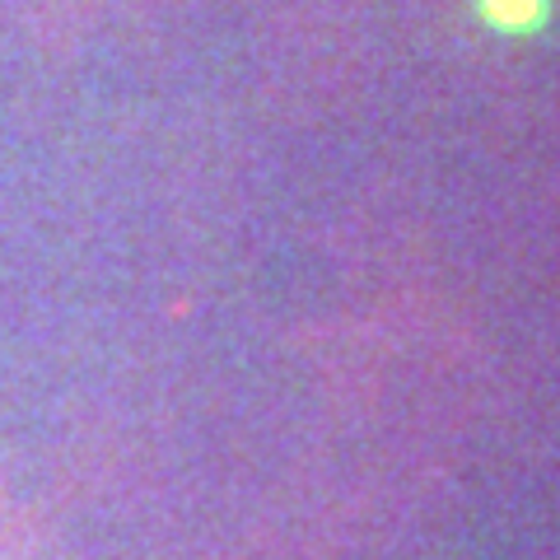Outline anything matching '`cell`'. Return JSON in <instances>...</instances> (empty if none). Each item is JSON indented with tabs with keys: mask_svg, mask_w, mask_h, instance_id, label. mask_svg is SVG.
Segmentation results:
<instances>
[{
	"mask_svg": "<svg viewBox=\"0 0 560 560\" xmlns=\"http://www.w3.org/2000/svg\"><path fill=\"white\" fill-rule=\"evenodd\" d=\"M481 20L500 33H533L547 24V0H477Z\"/></svg>",
	"mask_w": 560,
	"mask_h": 560,
	"instance_id": "1",
	"label": "cell"
}]
</instances>
